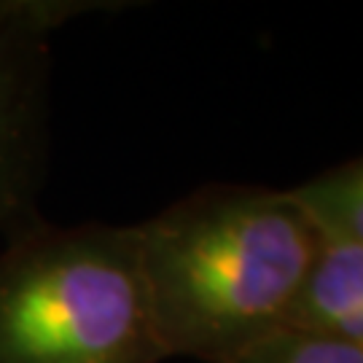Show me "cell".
Instances as JSON below:
<instances>
[{
	"instance_id": "6da1fadb",
	"label": "cell",
	"mask_w": 363,
	"mask_h": 363,
	"mask_svg": "<svg viewBox=\"0 0 363 363\" xmlns=\"http://www.w3.org/2000/svg\"><path fill=\"white\" fill-rule=\"evenodd\" d=\"M164 358L234 363L286 331L323 234L296 194L213 183L135 223Z\"/></svg>"
},
{
	"instance_id": "7a4b0ae2",
	"label": "cell",
	"mask_w": 363,
	"mask_h": 363,
	"mask_svg": "<svg viewBox=\"0 0 363 363\" xmlns=\"http://www.w3.org/2000/svg\"><path fill=\"white\" fill-rule=\"evenodd\" d=\"M135 226L27 220L0 245V363H159Z\"/></svg>"
},
{
	"instance_id": "3957f363",
	"label": "cell",
	"mask_w": 363,
	"mask_h": 363,
	"mask_svg": "<svg viewBox=\"0 0 363 363\" xmlns=\"http://www.w3.org/2000/svg\"><path fill=\"white\" fill-rule=\"evenodd\" d=\"M89 9L70 0H0V234L30 220L40 183L52 35Z\"/></svg>"
},
{
	"instance_id": "277c9868",
	"label": "cell",
	"mask_w": 363,
	"mask_h": 363,
	"mask_svg": "<svg viewBox=\"0 0 363 363\" xmlns=\"http://www.w3.org/2000/svg\"><path fill=\"white\" fill-rule=\"evenodd\" d=\"M286 331L363 352V245L323 234Z\"/></svg>"
},
{
	"instance_id": "5b68a950",
	"label": "cell",
	"mask_w": 363,
	"mask_h": 363,
	"mask_svg": "<svg viewBox=\"0 0 363 363\" xmlns=\"http://www.w3.org/2000/svg\"><path fill=\"white\" fill-rule=\"evenodd\" d=\"M325 237L363 245V156L291 189Z\"/></svg>"
},
{
	"instance_id": "8992f818",
	"label": "cell",
	"mask_w": 363,
	"mask_h": 363,
	"mask_svg": "<svg viewBox=\"0 0 363 363\" xmlns=\"http://www.w3.org/2000/svg\"><path fill=\"white\" fill-rule=\"evenodd\" d=\"M234 363H363V352L334 339L280 331Z\"/></svg>"
}]
</instances>
